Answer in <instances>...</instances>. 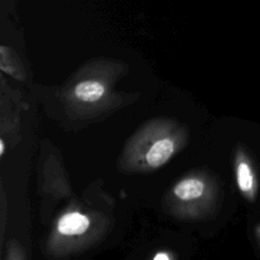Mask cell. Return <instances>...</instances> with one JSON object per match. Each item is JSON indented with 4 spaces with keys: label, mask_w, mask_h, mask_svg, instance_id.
<instances>
[{
    "label": "cell",
    "mask_w": 260,
    "mask_h": 260,
    "mask_svg": "<svg viewBox=\"0 0 260 260\" xmlns=\"http://www.w3.org/2000/svg\"><path fill=\"white\" fill-rule=\"evenodd\" d=\"M4 152V143L3 140H0V155H3Z\"/></svg>",
    "instance_id": "cell-8"
},
{
    "label": "cell",
    "mask_w": 260,
    "mask_h": 260,
    "mask_svg": "<svg viewBox=\"0 0 260 260\" xmlns=\"http://www.w3.org/2000/svg\"><path fill=\"white\" fill-rule=\"evenodd\" d=\"M174 143L172 140L165 138L156 141L146 154V160L151 167H159L164 165L172 155Z\"/></svg>",
    "instance_id": "cell-3"
},
{
    "label": "cell",
    "mask_w": 260,
    "mask_h": 260,
    "mask_svg": "<svg viewBox=\"0 0 260 260\" xmlns=\"http://www.w3.org/2000/svg\"><path fill=\"white\" fill-rule=\"evenodd\" d=\"M89 225L88 218L78 212L63 215L58 222V231L63 235H80Z\"/></svg>",
    "instance_id": "cell-2"
},
{
    "label": "cell",
    "mask_w": 260,
    "mask_h": 260,
    "mask_svg": "<svg viewBox=\"0 0 260 260\" xmlns=\"http://www.w3.org/2000/svg\"><path fill=\"white\" fill-rule=\"evenodd\" d=\"M204 192V184L198 179H186L178 183L174 193L182 200H191L200 197Z\"/></svg>",
    "instance_id": "cell-4"
},
{
    "label": "cell",
    "mask_w": 260,
    "mask_h": 260,
    "mask_svg": "<svg viewBox=\"0 0 260 260\" xmlns=\"http://www.w3.org/2000/svg\"><path fill=\"white\" fill-rule=\"evenodd\" d=\"M75 95L85 102H94L98 101L105 92V88L103 84L98 81L88 80L82 81L75 86L74 89Z\"/></svg>",
    "instance_id": "cell-5"
},
{
    "label": "cell",
    "mask_w": 260,
    "mask_h": 260,
    "mask_svg": "<svg viewBox=\"0 0 260 260\" xmlns=\"http://www.w3.org/2000/svg\"><path fill=\"white\" fill-rule=\"evenodd\" d=\"M236 178L239 190L243 196L250 201H254L258 191L257 177L249 157L240 150L236 158Z\"/></svg>",
    "instance_id": "cell-1"
},
{
    "label": "cell",
    "mask_w": 260,
    "mask_h": 260,
    "mask_svg": "<svg viewBox=\"0 0 260 260\" xmlns=\"http://www.w3.org/2000/svg\"><path fill=\"white\" fill-rule=\"evenodd\" d=\"M170 257H169V255H167L166 253H158V254H156L154 257H153V259L154 260H158V259H164V260H168Z\"/></svg>",
    "instance_id": "cell-6"
},
{
    "label": "cell",
    "mask_w": 260,
    "mask_h": 260,
    "mask_svg": "<svg viewBox=\"0 0 260 260\" xmlns=\"http://www.w3.org/2000/svg\"><path fill=\"white\" fill-rule=\"evenodd\" d=\"M255 234H256V238H257L258 242L260 243V223L256 226V229H255Z\"/></svg>",
    "instance_id": "cell-7"
}]
</instances>
